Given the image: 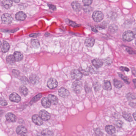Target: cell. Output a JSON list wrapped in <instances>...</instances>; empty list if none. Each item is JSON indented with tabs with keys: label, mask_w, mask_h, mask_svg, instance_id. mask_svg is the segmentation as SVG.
Returning a JSON list of instances; mask_svg holds the SVG:
<instances>
[{
	"label": "cell",
	"mask_w": 136,
	"mask_h": 136,
	"mask_svg": "<svg viewBox=\"0 0 136 136\" xmlns=\"http://www.w3.org/2000/svg\"><path fill=\"white\" fill-rule=\"evenodd\" d=\"M122 38L125 41L131 42L135 38L134 33L130 31L125 32L122 35Z\"/></svg>",
	"instance_id": "cell-1"
},
{
	"label": "cell",
	"mask_w": 136,
	"mask_h": 136,
	"mask_svg": "<svg viewBox=\"0 0 136 136\" xmlns=\"http://www.w3.org/2000/svg\"><path fill=\"white\" fill-rule=\"evenodd\" d=\"M104 16L103 13L100 11H95L92 15V18L95 22H100L103 20Z\"/></svg>",
	"instance_id": "cell-2"
},
{
	"label": "cell",
	"mask_w": 136,
	"mask_h": 136,
	"mask_svg": "<svg viewBox=\"0 0 136 136\" xmlns=\"http://www.w3.org/2000/svg\"><path fill=\"white\" fill-rule=\"evenodd\" d=\"M13 17L10 14L5 13L1 16V20L4 24H9L13 21Z\"/></svg>",
	"instance_id": "cell-3"
},
{
	"label": "cell",
	"mask_w": 136,
	"mask_h": 136,
	"mask_svg": "<svg viewBox=\"0 0 136 136\" xmlns=\"http://www.w3.org/2000/svg\"><path fill=\"white\" fill-rule=\"evenodd\" d=\"M82 84L79 80H76L72 84V88L73 91L76 93H79L82 89Z\"/></svg>",
	"instance_id": "cell-4"
},
{
	"label": "cell",
	"mask_w": 136,
	"mask_h": 136,
	"mask_svg": "<svg viewBox=\"0 0 136 136\" xmlns=\"http://www.w3.org/2000/svg\"><path fill=\"white\" fill-rule=\"evenodd\" d=\"M71 78L73 79L79 80L82 77V74L79 70L75 69L71 71Z\"/></svg>",
	"instance_id": "cell-5"
},
{
	"label": "cell",
	"mask_w": 136,
	"mask_h": 136,
	"mask_svg": "<svg viewBox=\"0 0 136 136\" xmlns=\"http://www.w3.org/2000/svg\"><path fill=\"white\" fill-rule=\"evenodd\" d=\"M58 83L56 80L53 78H50L47 82V86L50 89H53L58 86Z\"/></svg>",
	"instance_id": "cell-6"
},
{
	"label": "cell",
	"mask_w": 136,
	"mask_h": 136,
	"mask_svg": "<svg viewBox=\"0 0 136 136\" xmlns=\"http://www.w3.org/2000/svg\"><path fill=\"white\" fill-rule=\"evenodd\" d=\"M39 116L43 120L47 121L50 118V113L44 110H41L39 112Z\"/></svg>",
	"instance_id": "cell-7"
},
{
	"label": "cell",
	"mask_w": 136,
	"mask_h": 136,
	"mask_svg": "<svg viewBox=\"0 0 136 136\" xmlns=\"http://www.w3.org/2000/svg\"><path fill=\"white\" fill-rule=\"evenodd\" d=\"M32 120L34 123L37 125H41L43 123V120L38 115H34L32 117Z\"/></svg>",
	"instance_id": "cell-8"
},
{
	"label": "cell",
	"mask_w": 136,
	"mask_h": 136,
	"mask_svg": "<svg viewBox=\"0 0 136 136\" xmlns=\"http://www.w3.org/2000/svg\"><path fill=\"white\" fill-rule=\"evenodd\" d=\"M9 100L15 103H18L21 100V97L17 93H13L10 95Z\"/></svg>",
	"instance_id": "cell-9"
},
{
	"label": "cell",
	"mask_w": 136,
	"mask_h": 136,
	"mask_svg": "<svg viewBox=\"0 0 136 136\" xmlns=\"http://www.w3.org/2000/svg\"><path fill=\"white\" fill-rule=\"evenodd\" d=\"M59 95L63 98L68 97L69 95V92L68 90L64 87H62L58 90Z\"/></svg>",
	"instance_id": "cell-10"
},
{
	"label": "cell",
	"mask_w": 136,
	"mask_h": 136,
	"mask_svg": "<svg viewBox=\"0 0 136 136\" xmlns=\"http://www.w3.org/2000/svg\"><path fill=\"white\" fill-rule=\"evenodd\" d=\"M26 15L23 12L20 11L17 13L15 15V18L17 20L19 21H23L26 19Z\"/></svg>",
	"instance_id": "cell-11"
},
{
	"label": "cell",
	"mask_w": 136,
	"mask_h": 136,
	"mask_svg": "<svg viewBox=\"0 0 136 136\" xmlns=\"http://www.w3.org/2000/svg\"><path fill=\"white\" fill-rule=\"evenodd\" d=\"M71 6L72 8L75 11L79 12L82 9L81 4L77 1H73L71 3Z\"/></svg>",
	"instance_id": "cell-12"
},
{
	"label": "cell",
	"mask_w": 136,
	"mask_h": 136,
	"mask_svg": "<svg viewBox=\"0 0 136 136\" xmlns=\"http://www.w3.org/2000/svg\"><path fill=\"white\" fill-rule=\"evenodd\" d=\"M6 119L8 121L14 122L16 121V116L11 113H8L6 115Z\"/></svg>",
	"instance_id": "cell-13"
},
{
	"label": "cell",
	"mask_w": 136,
	"mask_h": 136,
	"mask_svg": "<svg viewBox=\"0 0 136 136\" xmlns=\"http://www.w3.org/2000/svg\"><path fill=\"white\" fill-rule=\"evenodd\" d=\"M16 132L18 135H22L27 133V130L24 126H19L17 127Z\"/></svg>",
	"instance_id": "cell-14"
},
{
	"label": "cell",
	"mask_w": 136,
	"mask_h": 136,
	"mask_svg": "<svg viewBox=\"0 0 136 136\" xmlns=\"http://www.w3.org/2000/svg\"><path fill=\"white\" fill-rule=\"evenodd\" d=\"M92 63L96 68H100L103 65V62L99 59H93L92 61Z\"/></svg>",
	"instance_id": "cell-15"
},
{
	"label": "cell",
	"mask_w": 136,
	"mask_h": 136,
	"mask_svg": "<svg viewBox=\"0 0 136 136\" xmlns=\"http://www.w3.org/2000/svg\"><path fill=\"white\" fill-rule=\"evenodd\" d=\"M106 131L109 135H113L115 133L116 129L114 126L111 125H107L105 128Z\"/></svg>",
	"instance_id": "cell-16"
},
{
	"label": "cell",
	"mask_w": 136,
	"mask_h": 136,
	"mask_svg": "<svg viewBox=\"0 0 136 136\" xmlns=\"http://www.w3.org/2000/svg\"><path fill=\"white\" fill-rule=\"evenodd\" d=\"M42 105L45 108H49L51 106V103L47 97H44L41 101Z\"/></svg>",
	"instance_id": "cell-17"
},
{
	"label": "cell",
	"mask_w": 136,
	"mask_h": 136,
	"mask_svg": "<svg viewBox=\"0 0 136 136\" xmlns=\"http://www.w3.org/2000/svg\"><path fill=\"white\" fill-rule=\"evenodd\" d=\"M95 42V40L93 38H87L85 40V44L88 47H91L94 44Z\"/></svg>",
	"instance_id": "cell-18"
},
{
	"label": "cell",
	"mask_w": 136,
	"mask_h": 136,
	"mask_svg": "<svg viewBox=\"0 0 136 136\" xmlns=\"http://www.w3.org/2000/svg\"><path fill=\"white\" fill-rule=\"evenodd\" d=\"M48 98L49 100L51 103L53 105H56L58 103V100L56 96L53 95H49L48 96Z\"/></svg>",
	"instance_id": "cell-19"
},
{
	"label": "cell",
	"mask_w": 136,
	"mask_h": 136,
	"mask_svg": "<svg viewBox=\"0 0 136 136\" xmlns=\"http://www.w3.org/2000/svg\"><path fill=\"white\" fill-rule=\"evenodd\" d=\"M1 4L6 9H9L12 6L13 3L11 0H3L1 2Z\"/></svg>",
	"instance_id": "cell-20"
},
{
	"label": "cell",
	"mask_w": 136,
	"mask_h": 136,
	"mask_svg": "<svg viewBox=\"0 0 136 136\" xmlns=\"http://www.w3.org/2000/svg\"><path fill=\"white\" fill-rule=\"evenodd\" d=\"M53 133L52 131L46 129L42 131L41 134L38 136H53Z\"/></svg>",
	"instance_id": "cell-21"
},
{
	"label": "cell",
	"mask_w": 136,
	"mask_h": 136,
	"mask_svg": "<svg viewBox=\"0 0 136 136\" xmlns=\"http://www.w3.org/2000/svg\"><path fill=\"white\" fill-rule=\"evenodd\" d=\"M29 80L31 83L34 85L36 84L39 82V79L36 75L32 74L30 76Z\"/></svg>",
	"instance_id": "cell-22"
},
{
	"label": "cell",
	"mask_w": 136,
	"mask_h": 136,
	"mask_svg": "<svg viewBox=\"0 0 136 136\" xmlns=\"http://www.w3.org/2000/svg\"><path fill=\"white\" fill-rule=\"evenodd\" d=\"M14 56L16 62H19L22 60L23 55L19 51H16L14 53Z\"/></svg>",
	"instance_id": "cell-23"
},
{
	"label": "cell",
	"mask_w": 136,
	"mask_h": 136,
	"mask_svg": "<svg viewBox=\"0 0 136 136\" xmlns=\"http://www.w3.org/2000/svg\"><path fill=\"white\" fill-rule=\"evenodd\" d=\"M10 45L6 41H4L2 44V51L4 53H6L10 49Z\"/></svg>",
	"instance_id": "cell-24"
},
{
	"label": "cell",
	"mask_w": 136,
	"mask_h": 136,
	"mask_svg": "<svg viewBox=\"0 0 136 136\" xmlns=\"http://www.w3.org/2000/svg\"><path fill=\"white\" fill-rule=\"evenodd\" d=\"M103 88L105 90L110 91L112 89V86L110 82L109 81H105L103 84Z\"/></svg>",
	"instance_id": "cell-25"
},
{
	"label": "cell",
	"mask_w": 136,
	"mask_h": 136,
	"mask_svg": "<svg viewBox=\"0 0 136 136\" xmlns=\"http://www.w3.org/2000/svg\"><path fill=\"white\" fill-rule=\"evenodd\" d=\"M122 117H123L126 120L129 122H132L133 120V119L131 114L127 112H124L122 113Z\"/></svg>",
	"instance_id": "cell-26"
},
{
	"label": "cell",
	"mask_w": 136,
	"mask_h": 136,
	"mask_svg": "<svg viewBox=\"0 0 136 136\" xmlns=\"http://www.w3.org/2000/svg\"><path fill=\"white\" fill-rule=\"evenodd\" d=\"M6 60L7 62L10 64H13L15 63V62H16L14 55H10L8 56L6 58Z\"/></svg>",
	"instance_id": "cell-27"
},
{
	"label": "cell",
	"mask_w": 136,
	"mask_h": 136,
	"mask_svg": "<svg viewBox=\"0 0 136 136\" xmlns=\"http://www.w3.org/2000/svg\"><path fill=\"white\" fill-rule=\"evenodd\" d=\"M113 82H114V86H115V87H116L117 88L119 89L121 88L123 85V84L121 81L116 79H114L113 80Z\"/></svg>",
	"instance_id": "cell-28"
},
{
	"label": "cell",
	"mask_w": 136,
	"mask_h": 136,
	"mask_svg": "<svg viewBox=\"0 0 136 136\" xmlns=\"http://www.w3.org/2000/svg\"><path fill=\"white\" fill-rule=\"evenodd\" d=\"M19 90H20V93L23 95H27L28 93V89L24 85H21L19 88Z\"/></svg>",
	"instance_id": "cell-29"
},
{
	"label": "cell",
	"mask_w": 136,
	"mask_h": 136,
	"mask_svg": "<svg viewBox=\"0 0 136 136\" xmlns=\"http://www.w3.org/2000/svg\"><path fill=\"white\" fill-rule=\"evenodd\" d=\"M31 44L32 46L35 48H38L40 46V42L37 39H32Z\"/></svg>",
	"instance_id": "cell-30"
},
{
	"label": "cell",
	"mask_w": 136,
	"mask_h": 136,
	"mask_svg": "<svg viewBox=\"0 0 136 136\" xmlns=\"http://www.w3.org/2000/svg\"><path fill=\"white\" fill-rule=\"evenodd\" d=\"M42 97V95L41 94H39L36 95L34 97L33 99L31 100V102H30V104L31 105H32V104H33L34 103H35L36 102H37L38 100H39Z\"/></svg>",
	"instance_id": "cell-31"
},
{
	"label": "cell",
	"mask_w": 136,
	"mask_h": 136,
	"mask_svg": "<svg viewBox=\"0 0 136 136\" xmlns=\"http://www.w3.org/2000/svg\"><path fill=\"white\" fill-rule=\"evenodd\" d=\"M118 75L124 81V82H125L126 84H130V82L129 81V79H128V78H127V77L123 75H122L121 73H118Z\"/></svg>",
	"instance_id": "cell-32"
},
{
	"label": "cell",
	"mask_w": 136,
	"mask_h": 136,
	"mask_svg": "<svg viewBox=\"0 0 136 136\" xmlns=\"http://www.w3.org/2000/svg\"><path fill=\"white\" fill-rule=\"evenodd\" d=\"M126 98L129 100H133L136 99V96L133 93H129L127 94Z\"/></svg>",
	"instance_id": "cell-33"
},
{
	"label": "cell",
	"mask_w": 136,
	"mask_h": 136,
	"mask_svg": "<svg viewBox=\"0 0 136 136\" xmlns=\"http://www.w3.org/2000/svg\"><path fill=\"white\" fill-rule=\"evenodd\" d=\"M84 11L86 13H89L92 11V8L91 7L89 6H85L83 8Z\"/></svg>",
	"instance_id": "cell-34"
},
{
	"label": "cell",
	"mask_w": 136,
	"mask_h": 136,
	"mask_svg": "<svg viewBox=\"0 0 136 136\" xmlns=\"http://www.w3.org/2000/svg\"><path fill=\"white\" fill-rule=\"evenodd\" d=\"M92 0H83V2L85 6H89L92 4Z\"/></svg>",
	"instance_id": "cell-35"
},
{
	"label": "cell",
	"mask_w": 136,
	"mask_h": 136,
	"mask_svg": "<svg viewBox=\"0 0 136 136\" xmlns=\"http://www.w3.org/2000/svg\"><path fill=\"white\" fill-rule=\"evenodd\" d=\"M13 74L16 77H17L19 76L20 75V72L19 71L17 70H16V69H14L13 70Z\"/></svg>",
	"instance_id": "cell-36"
},
{
	"label": "cell",
	"mask_w": 136,
	"mask_h": 136,
	"mask_svg": "<svg viewBox=\"0 0 136 136\" xmlns=\"http://www.w3.org/2000/svg\"><path fill=\"white\" fill-rule=\"evenodd\" d=\"M7 105V103L6 102L5 100L4 99L1 98H0V105L1 106H6Z\"/></svg>",
	"instance_id": "cell-37"
},
{
	"label": "cell",
	"mask_w": 136,
	"mask_h": 136,
	"mask_svg": "<svg viewBox=\"0 0 136 136\" xmlns=\"http://www.w3.org/2000/svg\"><path fill=\"white\" fill-rule=\"evenodd\" d=\"M48 7H49L50 9L52 10L53 11H55V10L56 9V6H55L53 5V4H48Z\"/></svg>",
	"instance_id": "cell-38"
},
{
	"label": "cell",
	"mask_w": 136,
	"mask_h": 136,
	"mask_svg": "<svg viewBox=\"0 0 136 136\" xmlns=\"http://www.w3.org/2000/svg\"><path fill=\"white\" fill-rule=\"evenodd\" d=\"M122 125V122L121 121H120V120H118L116 122V125L119 128L121 127Z\"/></svg>",
	"instance_id": "cell-39"
},
{
	"label": "cell",
	"mask_w": 136,
	"mask_h": 136,
	"mask_svg": "<svg viewBox=\"0 0 136 136\" xmlns=\"http://www.w3.org/2000/svg\"><path fill=\"white\" fill-rule=\"evenodd\" d=\"M21 81L24 83V84H27V83L28 82V80L27 78H26L25 77H23L22 78H21Z\"/></svg>",
	"instance_id": "cell-40"
},
{
	"label": "cell",
	"mask_w": 136,
	"mask_h": 136,
	"mask_svg": "<svg viewBox=\"0 0 136 136\" xmlns=\"http://www.w3.org/2000/svg\"><path fill=\"white\" fill-rule=\"evenodd\" d=\"M68 22L69 24V25H71V26H73V27H77V24H75L74 22H72L71 21L69 20V22Z\"/></svg>",
	"instance_id": "cell-41"
},
{
	"label": "cell",
	"mask_w": 136,
	"mask_h": 136,
	"mask_svg": "<svg viewBox=\"0 0 136 136\" xmlns=\"http://www.w3.org/2000/svg\"><path fill=\"white\" fill-rule=\"evenodd\" d=\"M120 69L122 71H129V69L127 67H121L120 68Z\"/></svg>",
	"instance_id": "cell-42"
},
{
	"label": "cell",
	"mask_w": 136,
	"mask_h": 136,
	"mask_svg": "<svg viewBox=\"0 0 136 136\" xmlns=\"http://www.w3.org/2000/svg\"><path fill=\"white\" fill-rule=\"evenodd\" d=\"M39 36V34L33 33L29 35V36L31 37H36Z\"/></svg>",
	"instance_id": "cell-43"
},
{
	"label": "cell",
	"mask_w": 136,
	"mask_h": 136,
	"mask_svg": "<svg viewBox=\"0 0 136 136\" xmlns=\"http://www.w3.org/2000/svg\"><path fill=\"white\" fill-rule=\"evenodd\" d=\"M95 133L97 135H99L101 133L99 129H97L96 130H95Z\"/></svg>",
	"instance_id": "cell-44"
},
{
	"label": "cell",
	"mask_w": 136,
	"mask_h": 136,
	"mask_svg": "<svg viewBox=\"0 0 136 136\" xmlns=\"http://www.w3.org/2000/svg\"><path fill=\"white\" fill-rule=\"evenodd\" d=\"M91 29H92V31H93L94 32H95V33H97V30L94 27H91Z\"/></svg>",
	"instance_id": "cell-45"
},
{
	"label": "cell",
	"mask_w": 136,
	"mask_h": 136,
	"mask_svg": "<svg viewBox=\"0 0 136 136\" xmlns=\"http://www.w3.org/2000/svg\"><path fill=\"white\" fill-rule=\"evenodd\" d=\"M133 118L136 121V112H135L133 114Z\"/></svg>",
	"instance_id": "cell-46"
},
{
	"label": "cell",
	"mask_w": 136,
	"mask_h": 136,
	"mask_svg": "<svg viewBox=\"0 0 136 136\" xmlns=\"http://www.w3.org/2000/svg\"><path fill=\"white\" fill-rule=\"evenodd\" d=\"M134 36H135V38L136 39V28L134 29Z\"/></svg>",
	"instance_id": "cell-47"
},
{
	"label": "cell",
	"mask_w": 136,
	"mask_h": 136,
	"mask_svg": "<svg viewBox=\"0 0 136 136\" xmlns=\"http://www.w3.org/2000/svg\"><path fill=\"white\" fill-rule=\"evenodd\" d=\"M12 2H17V3H18V2H20V0H11Z\"/></svg>",
	"instance_id": "cell-48"
},
{
	"label": "cell",
	"mask_w": 136,
	"mask_h": 136,
	"mask_svg": "<svg viewBox=\"0 0 136 136\" xmlns=\"http://www.w3.org/2000/svg\"><path fill=\"white\" fill-rule=\"evenodd\" d=\"M50 34L49 33H46L45 34V36H49Z\"/></svg>",
	"instance_id": "cell-49"
},
{
	"label": "cell",
	"mask_w": 136,
	"mask_h": 136,
	"mask_svg": "<svg viewBox=\"0 0 136 136\" xmlns=\"http://www.w3.org/2000/svg\"><path fill=\"white\" fill-rule=\"evenodd\" d=\"M107 136H116L115 135H109Z\"/></svg>",
	"instance_id": "cell-50"
},
{
	"label": "cell",
	"mask_w": 136,
	"mask_h": 136,
	"mask_svg": "<svg viewBox=\"0 0 136 136\" xmlns=\"http://www.w3.org/2000/svg\"><path fill=\"white\" fill-rule=\"evenodd\" d=\"M26 136V135H21V136Z\"/></svg>",
	"instance_id": "cell-51"
},
{
	"label": "cell",
	"mask_w": 136,
	"mask_h": 136,
	"mask_svg": "<svg viewBox=\"0 0 136 136\" xmlns=\"http://www.w3.org/2000/svg\"><path fill=\"white\" fill-rule=\"evenodd\" d=\"M135 43H136V42H135Z\"/></svg>",
	"instance_id": "cell-52"
}]
</instances>
